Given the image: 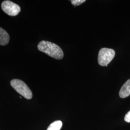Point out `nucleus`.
<instances>
[{
  "mask_svg": "<svg viewBox=\"0 0 130 130\" xmlns=\"http://www.w3.org/2000/svg\"><path fill=\"white\" fill-rule=\"evenodd\" d=\"M39 51L56 59H61L64 57V53L60 47L55 43L46 41H42L38 45Z\"/></svg>",
  "mask_w": 130,
  "mask_h": 130,
  "instance_id": "f257e3e1",
  "label": "nucleus"
},
{
  "mask_svg": "<svg viewBox=\"0 0 130 130\" xmlns=\"http://www.w3.org/2000/svg\"><path fill=\"white\" fill-rule=\"evenodd\" d=\"M12 87L20 94L27 99L32 98V93L28 85L22 80L19 79H13L10 82Z\"/></svg>",
  "mask_w": 130,
  "mask_h": 130,
  "instance_id": "f03ea898",
  "label": "nucleus"
},
{
  "mask_svg": "<svg viewBox=\"0 0 130 130\" xmlns=\"http://www.w3.org/2000/svg\"><path fill=\"white\" fill-rule=\"evenodd\" d=\"M115 52L112 49L103 48L100 50L98 56V64L101 66H107L114 58Z\"/></svg>",
  "mask_w": 130,
  "mask_h": 130,
  "instance_id": "7ed1b4c3",
  "label": "nucleus"
},
{
  "mask_svg": "<svg viewBox=\"0 0 130 130\" xmlns=\"http://www.w3.org/2000/svg\"><path fill=\"white\" fill-rule=\"evenodd\" d=\"M2 9L6 14L10 16H15L20 13L21 8L19 5L10 1H5L1 5Z\"/></svg>",
  "mask_w": 130,
  "mask_h": 130,
  "instance_id": "20e7f679",
  "label": "nucleus"
},
{
  "mask_svg": "<svg viewBox=\"0 0 130 130\" xmlns=\"http://www.w3.org/2000/svg\"><path fill=\"white\" fill-rule=\"evenodd\" d=\"M130 95V79L127 80L121 87L119 92V96L121 98H125Z\"/></svg>",
  "mask_w": 130,
  "mask_h": 130,
  "instance_id": "39448f33",
  "label": "nucleus"
},
{
  "mask_svg": "<svg viewBox=\"0 0 130 130\" xmlns=\"http://www.w3.org/2000/svg\"><path fill=\"white\" fill-rule=\"evenodd\" d=\"M10 40L9 35L4 29L0 27V45H7Z\"/></svg>",
  "mask_w": 130,
  "mask_h": 130,
  "instance_id": "423d86ee",
  "label": "nucleus"
},
{
  "mask_svg": "<svg viewBox=\"0 0 130 130\" xmlns=\"http://www.w3.org/2000/svg\"><path fill=\"white\" fill-rule=\"evenodd\" d=\"M62 125L63 123L61 121H55L49 126L47 130H60Z\"/></svg>",
  "mask_w": 130,
  "mask_h": 130,
  "instance_id": "0eeeda50",
  "label": "nucleus"
},
{
  "mask_svg": "<svg viewBox=\"0 0 130 130\" xmlns=\"http://www.w3.org/2000/svg\"><path fill=\"white\" fill-rule=\"evenodd\" d=\"M85 1V0H72L70 2L72 5L74 6H78L84 3Z\"/></svg>",
  "mask_w": 130,
  "mask_h": 130,
  "instance_id": "6e6552de",
  "label": "nucleus"
},
{
  "mask_svg": "<svg viewBox=\"0 0 130 130\" xmlns=\"http://www.w3.org/2000/svg\"><path fill=\"white\" fill-rule=\"evenodd\" d=\"M124 120L127 122H130V110L126 114L124 117Z\"/></svg>",
  "mask_w": 130,
  "mask_h": 130,
  "instance_id": "1a4fd4ad",
  "label": "nucleus"
}]
</instances>
